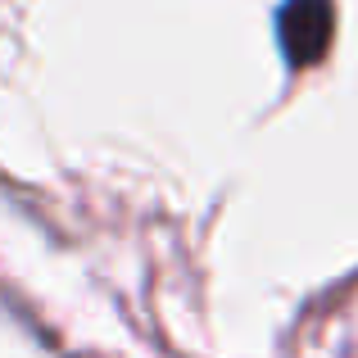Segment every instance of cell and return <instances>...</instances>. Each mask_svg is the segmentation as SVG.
Instances as JSON below:
<instances>
[{
    "mask_svg": "<svg viewBox=\"0 0 358 358\" xmlns=\"http://www.w3.org/2000/svg\"><path fill=\"white\" fill-rule=\"evenodd\" d=\"M331 27H336L331 0H286L277 14V36L290 69H308L322 59L331 45Z\"/></svg>",
    "mask_w": 358,
    "mask_h": 358,
    "instance_id": "6da1fadb",
    "label": "cell"
}]
</instances>
